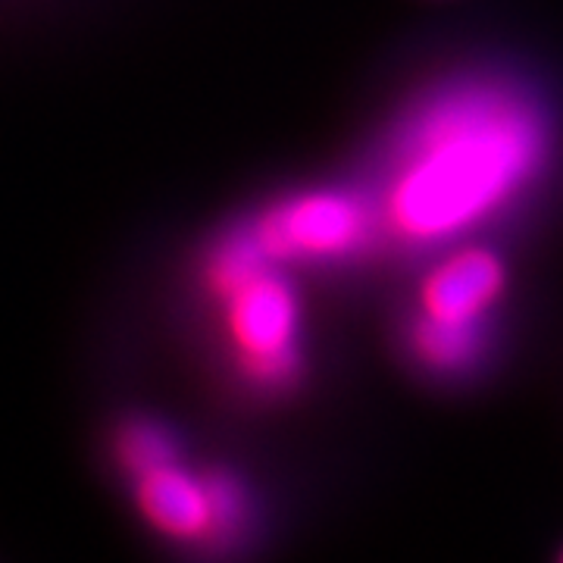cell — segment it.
<instances>
[{
  "label": "cell",
  "mask_w": 563,
  "mask_h": 563,
  "mask_svg": "<svg viewBox=\"0 0 563 563\" xmlns=\"http://www.w3.org/2000/svg\"><path fill=\"white\" fill-rule=\"evenodd\" d=\"M542 98L504 73H466L426 91L385 151L373 188L383 235L413 251L466 242L523 198L551 161Z\"/></svg>",
  "instance_id": "6da1fadb"
},
{
  "label": "cell",
  "mask_w": 563,
  "mask_h": 563,
  "mask_svg": "<svg viewBox=\"0 0 563 563\" xmlns=\"http://www.w3.org/2000/svg\"><path fill=\"white\" fill-rule=\"evenodd\" d=\"M201 288L213 303L232 369L244 385L279 395L295 388L303 369L301 291L251 235L232 225L203 251Z\"/></svg>",
  "instance_id": "7a4b0ae2"
},
{
  "label": "cell",
  "mask_w": 563,
  "mask_h": 563,
  "mask_svg": "<svg viewBox=\"0 0 563 563\" xmlns=\"http://www.w3.org/2000/svg\"><path fill=\"white\" fill-rule=\"evenodd\" d=\"M139 517L157 539L176 544H229L251 526V498L222 466H195L185 454L125 476Z\"/></svg>",
  "instance_id": "3957f363"
},
{
  "label": "cell",
  "mask_w": 563,
  "mask_h": 563,
  "mask_svg": "<svg viewBox=\"0 0 563 563\" xmlns=\"http://www.w3.org/2000/svg\"><path fill=\"white\" fill-rule=\"evenodd\" d=\"M244 222L263 251L288 269L347 263L385 239L373 191L354 188H301Z\"/></svg>",
  "instance_id": "277c9868"
},
{
  "label": "cell",
  "mask_w": 563,
  "mask_h": 563,
  "mask_svg": "<svg viewBox=\"0 0 563 563\" xmlns=\"http://www.w3.org/2000/svg\"><path fill=\"white\" fill-rule=\"evenodd\" d=\"M507 291V266L485 244H448L444 254L422 273L413 310L451 325L488 329Z\"/></svg>",
  "instance_id": "5b68a950"
},
{
  "label": "cell",
  "mask_w": 563,
  "mask_h": 563,
  "mask_svg": "<svg viewBox=\"0 0 563 563\" xmlns=\"http://www.w3.org/2000/svg\"><path fill=\"white\" fill-rule=\"evenodd\" d=\"M404 354L435 379H457L476 369L483 361L488 329L451 325L410 310L401 329Z\"/></svg>",
  "instance_id": "8992f818"
}]
</instances>
